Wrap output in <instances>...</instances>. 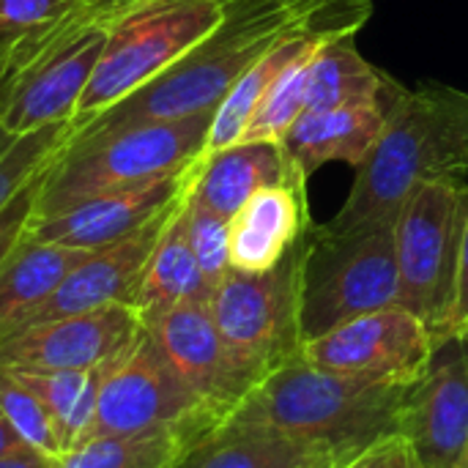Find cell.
I'll use <instances>...</instances> for the list:
<instances>
[{"label":"cell","instance_id":"6da1fadb","mask_svg":"<svg viewBox=\"0 0 468 468\" xmlns=\"http://www.w3.org/2000/svg\"><path fill=\"white\" fill-rule=\"evenodd\" d=\"M422 181L468 184V93L450 85L400 88L384 129L356 167V181L329 230L395 225L409 192Z\"/></svg>","mask_w":468,"mask_h":468},{"label":"cell","instance_id":"7a4b0ae2","mask_svg":"<svg viewBox=\"0 0 468 468\" xmlns=\"http://www.w3.org/2000/svg\"><path fill=\"white\" fill-rule=\"evenodd\" d=\"M406 392L409 387L329 373L299 356L269 373L228 420L324 444L348 463L373 441L400 431Z\"/></svg>","mask_w":468,"mask_h":468},{"label":"cell","instance_id":"3957f363","mask_svg":"<svg viewBox=\"0 0 468 468\" xmlns=\"http://www.w3.org/2000/svg\"><path fill=\"white\" fill-rule=\"evenodd\" d=\"M214 112L148 121L74 137L44 170L33 219L52 217L85 197L186 170L206 154Z\"/></svg>","mask_w":468,"mask_h":468},{"label":"cell","instance_id":"277c9868","mask_svg":"<svg viewBox=\"0 0 468 468\" xmlns=\"http://www.w3.org/2000/svg\"><path fill=\"white\" fill-rule=\"evenodd\" d=\"M400 307L392 225L329 230L310 225L302 239V346L367 313Z\"/></svg>","mask_w":468,"mask_h":468},{"label":"cell","instance_id":"5b68a950","mask_svg":"<svg viewBox=\"0 0 468 468\" xmlns=\"http://www.w3.org/2000/svg\"><path fill=\"white\" fill-rule=\"evenodd\" d=\"M239 0H151L118 19L77 101L71 134L140 90L192 47L208 38Z\"/></svg>","mask_w":468,"mask_h":468},{"label":"cell","instance_id":"8992f818","mask_svg":"<svg viewBox=\"0 0 468 468\" xmlns=\"http://www.w3.org/2000/svg\"><path fill=\"white\" fill-rule=\"evenodd\" d=\"M466 217L468 184L422 181L409 192L392 225L400 307L414 313L436 343L444 337L455 299Z\"/></svg>","mask_w":468,"mask_h":468},{"label":"cell","instance_id":"52a82bcc","mask_svg":"<svg viewBox=\"0 0 468 468\" xmlns=\"http://www.w3.org/2000/svg\"><path fill=\"white\" fill-rule=\"evenodd\" d=\"M304 239V236H302ZM302 239L269 271L230 269L211 291L214 324L236 356L255 378V387L282 365L299 359V269Z\"/></svg>","mask_w":468,"mask_h":468},{"label":"cell","instance_id":"ba28073f","mask_svg":"<svg viewBox=\"0 0 468 468\" xmlns=\"http://www.w3.org/2000/svg\"><path fill=\"white\" fill-rule=\"evenodd\" d=\"M222 422L225 417L178 378L143 329L123 354L104 365L93 422L85 439L156 431H181L206 439Z\"/></svg>","mask_w":468,"mask_h":468},{"label":"cell","instance_id":"9c48e42d","mask_svg":"<svg viewBox=\"0 0 468 468\" xmlns=\"http://www.w3.org/2000/svg\"><path fill=\"white\" fill-rule=\"evenodd\" d=\"M433 332L409 310L387 307L335 326L302 346V359L313 367L376 381L411 387L431 362Z\"/></svg>","mask_w":468,"mask_h":468},{"label":"cell","instance_id":"30bf717a","mask_svg":"<svg viewBox=\"0 0 468 468\" xmlns=\"http://www.w3.org/2000/svg\"><path fill=\"white\" fill-rule=\"evenodd\" d=\"M400 433L425 468H461L468 452V335L436 343L428 367L406 392Z\"/></svg>","mask_w":468,"mask_h":468},{"label":"cell","instance_id":"8fae6325","mask_svg":"<svg viewBox=\"0 0 468 468\" xmlns=\"http://www.w3.org/2000/svg\"><path fill=\"white\" fill-rule=\"evenodd\" d=\"M140 321L178 378L225 420L255 389V378L228 351L208 302H184Z\"/></svg>","mask_w":468,"mask_h":468},{"label":"cell","instance_id":"7c38bea8","mask_svg":"<svg viewBox=\"0 0 468 468\" xmlns=\"http://www.w3.org/2000/svg\"><path fill=\"white\" fill-rule=\"evenodd\" d=\"M140 332V313L129 304L41 321L0 340V367L99 370L123 354Z\"/></svg>","mask_w":468,"mask_h":468},{"label":"cell","instance_id":"4fadbf2b","mask_svg":"<svg viewBox=\"0 0 468 468\" xmlns=\"http://www.w3.org/2000/svg\"><path fill=\"white\" fill-rule=\"evenodd\" d=\"M195 170L197 162H192L186 170L173 176H162V178H151L143 184L85 197L52 217L30 219L25 236L71 247V250H85V252L101 250L107 244L132 236L156 214H162L173 200H178L192 186Z\"/></svg>","mask_w":468,"mask_h":468},{"label":"cell","instance_id":"5bb4252c","mask_svg":"<svg viewBox=\"0 0 468 468\" xmlns=\"http://www.w3.org/2000/svg\"><path fill=\"white\" fill-rule=\"evenodd\" d=\"M186 192L178 200H173L162 214H156L151 222H145L140 230H134L132 236L115 241V244H107L101 250H90L58 282V288L47 296V302L19 329L41 324V321H52V318H66V315L101 310V307H110V304L134 307V296H137L143 271L148 266V258H151L165 225L170 222L173 211L186 197Z\"/></svg>","mask_w":468,"mask_h":468},{"label":"cell","instance_id":"9a60e30c","mask_svg":"<svg viewBox=\"0 0 468 468\" xmlns=\"http://www.w3.org/2000/svg\"><path fill=\"white\" fill-rule=\"evenodd\" d=\"M107 30H90L38 63L3 101L0 129L11 137L71 121L77 101L96 69Z\"/></svg>","mask_w":468,"mask_h":468},{"label":"cell","instance_id":"2e32d148","mask_svg":"<svg viewBox=\"0 0 468 468\" xmlns=\"http://www.w3.org/2000/svg\"><path fill=\"white\" fill-rule=\"evenodd\" d=\"M307 181L255 192L230 219V269L269 271L307 233Z\"/></svg>","mask_w":468,"mask_h":468},{"label":"cell","instance_id":"e0dca14e","mask_svg":"<svg viewBox=\"0 0 468 468\" xmlns=\"http://www.w3.org/2000/svg\"><path fill=\"white\" fill-rule=\"evenodd\" d=\"M307 181L293 165L282 143L274 140H241L197 159L192 197L211 211L233 219V214L261 189Z\"/></svg>","mask_w":468,"mask_h":468},{"label":"cell","instance_id":"ac0fdd59","mask_svg":"<svg viewBox=\"0 0 468 468\" xmlns=\"http://www.w3.org/2000/svg\"><path fill=\"white\" fill-rule=\"evenodd\" d=\"M343 461L324 444L277 428L225 420L200 439L178 468H340Z\"/></svg>","mask_w":468,"mask_h":468},{"label":"cell","instance_id":"d6986e66","mask_svg":"<svg viewBox=\"0 0 468 468\" xmlns=\"http://www.w3.org/2000/svg\"><path fill=\"white\" fill-rule=\"evenodd\" d=\"M359 27L329 33L307 63L304 112L346 107H389L400 85L367 63L354 47Z\"/></svg>","mask_w":468,"mask_h":468},{"label":"cell","instance_id":"ffe728a7","mask_svg":"<svg viewBox=\"0 0 468 468\" xmlns=\"http://www.w3.org/2000/svg\"><path fill=\"white\" fill-rule=\"evenodd\" d=\"M387 110L389 107H346L302 112L282 145L304 178L329 162L359 167L384 129Z\"/></svg>","mask_w":468,"mask_h":468},{"label":"cell","instance_id":"44dd1931","mask_svg":"<svg viewBox=\"0 0 468 468\" xmlns=\"http://www.w3.org/2000/svg\"><path fill=\"white\" fill-rule=\"evenodd\" d=\"M85 255V250L22 236L0 269V340L27 321Z\"/></svg>","mask_w":468,"mask_h":468},{"label":"cell","instance_id":"7402d4cb","mask_svg":"<svg viewBox=\"0 0 468 468\" xmlns=\"http://www.w3.org/2000/svg\"><path fill=\"white\" fill-rule=\"evenodd\" d=\"M343 27H362V22H343V25H329V27H318V30H307V33H296L285 41H280L277 47H271L252 69H247L236 85L228 90V96L217 104L214 118H211V129H208V143H206V154L222 151L228 145L241 143L244 129L250 123V118L255 115L263 93L271 88V82L302 55L313 52L329 33L343 30Z\"/></svg>","mask_w":468,"mask_h":468},{"label":"cell","instance_id":"603a6c76","mask_svg":"<svg viewBox=\"0 0 468 468\" xmlns=\"http://www.w3.org/2000/svg\"><path fill=\"white\" fill-rule=\"evenodd\" d=\"M189 197V192H186ZM186 197L178 203V208L173 211L170 222L165 225L148 266L143 271L137 296H134V310L140 315H151L184 302H208L214 285L206 280L189 236H186Z\"/></svg>","mask_w":468,"mask_h":468},{"label":"cell","instance_id":"cb8c5ba5","mask_svg":"<svg viewBox=\"0 0 468 468\" xmlns=\"http://www.w3.org/2000/svg\"><path fill=\"white\" fill-rule=\"evenodd\" d=\"M197 441L181 431L93 436L55 458L52 468H178Z\"/></svg>","mask_w":468,"mask_h":468},{"label":"cell","instance_id":"d4e9b609","mask_svg":"<svg viewBox=\"0 0 468 468\" xmlns=\"http://www.w3.org/2000/svg\"><path fill=\"white\" fill-rule=\"evenodd\" d=\"M14 378H19L27 389L36 392V398L44 403L49 411L63 452L77 447L93 422L96 411V398H99V384L101 373L99 370H22V367H3Z\"/></svg>","mask_w":468,"mask_h":468},{"label":"cell","instance_id":"484cf974","mask_svg":"<svg viewBox=\"0 0 468 468\" xmlns=\"http://www.w3.org/2000/svg\"><path fill=\"white\" fill-rule=\"evenodd\" d=\"M69 137L71 121H60L22 137H11L0 129V211L36 173H41L63 151Z\"/></svg>","mask_w":468,"mask_h":468},{"label":"cell","instance_id":"4316f807","mask_svg":"<svg viewBox=\"0 0 468 468\" xmlns=\"http://www.w3.org/2000/svg\"><path fill=\"white\" fill-rule=\"evenodd\" d=\"M313 52H307L299 60H293L271 82V88L263 93L255 115L250 118L241 140H274V143H282L285 140V134L291 132V126L304 112V82H307V63H310Z\"/></svg>","mask_w":468,"mask_h":468},{"label":"cell","instance_id":"83f0119b","mask_svg":"<svg viewBox=\"0 0 468 468\" xmlns=\"http://www.w3.org/2000/svg\"><path fill=\"white\" fill-rule=\"evenodd\" d=\"M0 414L22 447L36 450L47 458L63 455L58 428L49 411L44 409V403L36 398L33 389H27L19 378H14L3 367H0Z\"/></svg>","mask_w":468,"mask_h":468},{"label":"cell","instance_id":"f1b7e54d","mask_svg":"<svg viewBox=\"0 0 468 468\" xmlns=\"http://www.w3.org/2000/svg\"><path fill=\"white\" fill-rule=\"evenodd\" d=\"M186 236L192 244V252L211 285H217L230 271V219L211 211L200 200L186 197Z\"/></svg>","mask_w":468,"mask_h":468},{"label":"cell","instance_id":"f546056e","mask_svg":"<svg viewBox=\"0 0 468 468\" xmlns=\"http://www.w3.org/2000/svg\"><path fill=\"white\" fill-rule=\"evenodd\" d=\"M74 3L77 0H0V60L22 41L49 27Z\"/></svg>","mask_w":468,"mask_h":468},{"label":"cell","instance_id":"4dcf8cb0","mask_svg":"<svg viewBox=\"0 0 468 468\" xmlns=\"http://www.w3.org/2000/svg\"><path fill=\"white\" fill-rule=\"evenodd\" d=\"M55 162V159H52ZM49 162V165H52ZM47 165V167H49ZM44 167V170H47ZM44 170L36 173L14 197L11 203L0 211V269L5 263V258L14 252V247L22 241L30 219H33V211H36V195H38V186H41V178H44Z\"/></svg>","mask_w":468,"mask_h":468},{"label":"cell","instance_id":"1f68e13d","mask_svg":"<svg viewBox=\"0 0 468 468\" xmlns=\"http://www.w3.org/2000/svg\"><path fill=\"white\" fill-rule=\"evenodd\" d=\"M340 468H425V463L420 461L411 441L398 431L373 441L370 447H365L356 458H351Z\"/></svg>","mask_w":468,"mask_h":468},{"label":"cell","instance_id":"d6a6232c","mask_svg":"<svg viewBox=\"0 0 468 468\" xmlns=\"http://www.w3.org/2000/svg\"><path fill=\"white\" fill-rule=\"evenodd\" d=\"M452 335H468V217L466 228H463V239H461V255H458L455 299H452L450 321H447V329H444V337H452Z\"/></svg>","mask_w":468,"mask_h":468},{"label":"cell","instance_id":"836d02e7","mask_svg":"<svg viewBox=\"0 0 468 468\" xmlns=\"http://www.w3.org/2000/svg\"><path fill=\"white\" fill-rule=\"evenodd\" d=\"M55 458H47L36 450L27 447H16L5 455H0V468H52Z\"/></svg>","mask_w":468,"mask_h":468},{"label":"cell","instance_id":"e575fe53","mask_svg":"<svg viewBox=\"0 0 468 468\" xmlns=\"http://www.w3.org/2000/svg\"><path fill=\"white\" fill-rule=\"evenodd\" d=\"M16 447H22V444H19V439L14 436V431L8 428V422H5L3 414H0V455L11 452V450H16Z\"/></svg>","mask_w":468,"mask_h":468},{"label":"cell","instance_id":"d590c367","mask_svg":"<svg viewBox=\"0 0 468 468\" xmlns=\"http://www.w3.org/2000/svg\"><path fill=\"white\" fill-rule=\"evenodd\" d=\"M461 468H468V452H466V458H463V463H461Z\"/></svg>","mask_w":468,"mask_h":468}]
</instances>
